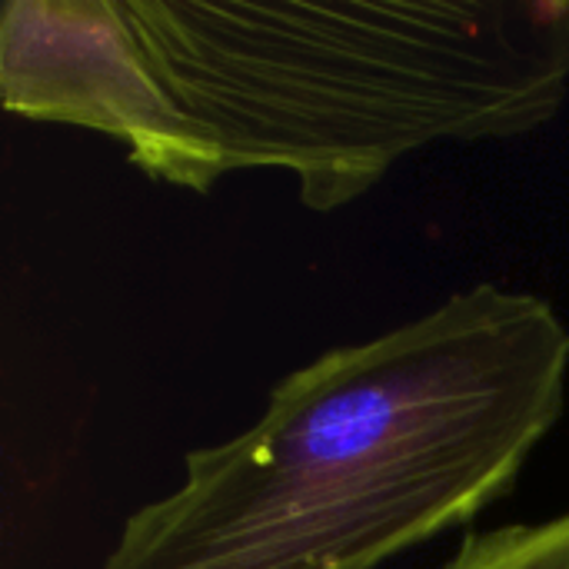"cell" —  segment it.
<instances>
[{"label": "cell", "mask_w": 569, "mask_h": 569, "mask_svg": "<svg viewBox=\"0 0 569 569\" xmlns=\"http://www.w3.org/2000/svg\"><path fill=\"white\" fill-rule=\"evenodd\" d=\"M569 327L497 283L273 383L100 569H380L507 497L567 407Z\"/></svg>", "instance_id": "6da1fadb"}, {"label": "cell", "mask_w": 569, "mask_h": 569, "mask_svg": "<svg viewBox=\"0 0 569 569\" xmlns=\"http://www.w3.org/2000/svg\"><path fill=\"white\" fill-rule=\"evenodd\" d=\"M220 177L280 170L333 213L433 143L510 140L569 97V0H123Z\"/></svg>", "instance_id": "7a4b0ae2"}, {"label": "cell", "mask_w": 569, "mask_h": 569, "mask_svg": "<svg viewBox=\"0 0 569 569\" xmlns=\"http://www.w3.org/2000/svg\"><path fill=\"white\" fill-rule=\"evenodd\" d=\"M0 103L40 123L117 140L150 180L210 193L223 177L150 63L123 0H7Z\"/></svg>", "instance_id": "3957f363"}, {"label": "cell", "mask_w": 569, "mask_h": 569, "mask_svg": "<svg viewBox=\"0 0 569 569\" xmlns=\"http://www.w3.org/2000/svg\"><path fill=\"white\" fill-rule=\"evenodd\" d=\"M443 569H569V510L543 523L467 533Z\"/></svg>", "instance_id": "277c9868"}]
</instances>
